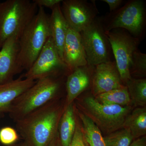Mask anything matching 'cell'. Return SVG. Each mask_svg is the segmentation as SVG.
Masks as SVG:
<instances>
[{
	"label": "cell",
	"mask_w": 146,
	"mask_h": 146,
	"mask_svg": "<svg viewBox=\"0 0 146 146\" xmlns=\"http://www.w3.org/2000/svg\"><path fill=\"white\" fill-rule=\"evenodd\" d=\"M48 146H62L60 143L59 137H58V133L56 136L51 143Z\"/></svg>",
	"instance_id": "f1b7e54d"
},
{
	"label": "cell",
	"mask_w": 146,
	"mask_h": 146,
	"mask_svg": "<svg viewBox=\"0 0 146 146\" xmlns=\"http://www.w3.org/2000/svg\"><path fill=\"white\" fill-rule=\"evenodd\" d=\"M129 72L131 78H145L146 75V54L139 49L134 52L129 65Z\"/></svg>",
	"instance_id": "603a6c76"
},
{
	"label": "cell",
	"mask_w": 146,
	"mask_h": 146,
	"mask_svg": "<svg viewBox=\"0 0 146 146\" xmlns=\"http://www.w3.org/2000/svg\"><path fill=\"white\" fill-rule=\"evenodd\" d=\"M70 146H89L86 141L82 126L76 119L75 130Z\"/></svg>",
	"instance_id": "d4e9b609"
},
{
	"label": "cell",
	"mask_w": 146,
	"mask_h": 146,
	"mask_svg": "<svg viewBox=\"0 0 146 146\" xmlns=\"http://www.w3.org/2000/svg\"><path fill=\"white\" fill-rule=\"evenodd\" d=\"M94 97L97 101L103 104L125 106H130L132 104L126 86L100 94Z\"/></svg>",
	"instance_id": "ffe728a7"
},
{
	"label": "cell",
	"mask_w": 146,
	"mask_h": 146,
	"mask_svg": "<svg viewBox=\"0 0 146 146\" xmlns=\"http://www.w3.org/2000/svg\"><path fill=\"white\" fill-rule=\"evenodd\" d=\"M106 33L110 42L115 63L123 83L131 78L129 65L133 53L138 49L141 41L123 29H115Z\"/></svg>",
	"instance_id": "9c48e42d"
},
{
	"label": "cell",
	"mask_w": 146,
	"mask_h": 146,
	"mask_svg": "<svg viewBox=\"0 0 146 146\" xmlns=\"http://www.w3.org/2000/svg\"><path fill=\"white\" fill-rule=\"evenodd\" d=\"M70 72L50 36L33 65L23 76L37 80L47 77L67 76Z\"/></svg>",
	"instance_id": "ba28073f"
},
{
	"label": "cell",
	"mask_w": 146,
	"mask_h": 146,
	"mask_svg": "<svg viewBox=\"0 0 146 146\" xmlns=\"http://www.w3.org/2000/svg\"><path fill=\"white\" fill-rule=\"evenodd\" d=\"M76 100L74 102L76 108L89 118L106 135L122 128L133 109L131 106L102 104L90 95Z\"/></svg>",
	"instance_id": "277c9868"
},
{
	"label": "cell",
	"mask_w": 146,
	"mask_h": 146,
	"mask_svg": "<svg viewBox=\"0 0 146 146\" xmlns=\"http://www.w3.org/2000/svg\"><path fill=\"white\" fill-rule=\"evenodd\" d=\"M103 138L105 146H129L134 140L130 131L126 128H122Z\"/></svg>",
	"instance_id": "7402d4cb"
},
{
	"label": "cell",
	"mask_w": 146,
	"mask_h": 146,
	"mask_svg": "<svg viewBox=\"0 0 146 146\" xmlns=\"http://www.w3.org/2000/svg\"><path fill=\"white\" fill-rule=\"evenodd\" d=\"M38 7L30 0L0 2V49L11 36L18 39L36 15Z\"/></svg>",
	"instance_id": "5b68a950"
},
{
	"label": "cell",
	"mask_w": 146,
	"mask_h": 146,
	"mask_svg": "<svg viewBox=\"0 0 146 146\" xmlns=\"http://www.w3.org/2000/svg\"><path fill=\"white\" fill-rule=\"evenodd\" d=\"M38 7H46L52 9L54 7L62 2L63 0H33Z\"/></svg>",
	"instance_id": "484cf974"
},
{
	"label": "cell",
	"mask_w": 146,
	"mask_h": 146,
	"mask_svg": "<svg viewBox=\"0 0 146 146\" xmlns=\"http://www.w3.org/2000/svg\"><path fill=\"white\" fill-rule=\"evenodd\" d=\"M67 76L47 77L37 80L13 102L9 117L16 122L50 102L59 99L62 91H65Z\"/></svg>",
	"instance_id": "7a4b0ae2"
},
{
	"label": "cell",
	"mask_w": 146,
	"mask_h": 146,
	"mask_svg": "<svg viewBox=\"0 0 146 146\" xmlns=\"http://www.w3.org/2000/svg\"><path fill=\"white\" fill-rule=\"evenodd\" d=\"M94 67L87 65L76 68L68 75L65 82V107L91 87Z\"/></svg>",
	"instance_id": "4fadbf2b"
},
{
	"label": "cell",
	"mask_w": 146,
	"mask_h": 146,
	"mask_svg": "<svg viewBox=\"0 0 146 146\" xmlns=\"http://www.w3.org/2000/svg\"><path fill=\"white\" fill-rule=\"evenodd\" d=\"M18 39L15 36H11L6 41L0 49V85L12 81L14 76L23 71L17 61Z\"/></svg>",
	"instance_id": "7c38bea8"
},
{
	"label": "cell",
	"mask_w": 146,
	"mask_h": 146,
	"mask_svg": "<svg viewBox=\"0 0 146 146\" xmlns=\"http://www.w3.org/2000/svg\"><path fill=\"white\" fill-rule=\"evenodd\" d=\"M65 107V103L55 100L16 121V131L25 145L48 146L57 135Z\"/></svg>",
	"instance_id": "6da1fadb"
},
{
	"label": "cell",
	"mask_w": 146,
	"mask_h": 146,
	"mask_svg": "<svg viewBox=\"0 0 146 146\" xmlns=\"http://www.w3.org/2000/svg\"><path fill=\"white\" fill-rule=\"evenodd\" d=\"M106 31L102 17L98 16L89 26L80 33L89 65L95 66L115 61Z\"/></svg>",
	"instance_id": "52a82bcc"
},
{
	"label": "cell",
	"mask_w": 146,
	"mask_h": 146,
	"mask_svg": "<svg viewBox=\"0 0 146 146\" xmlns=\"http://www.w3.org/2000/svg\"><path fill=\"white\" fill-rule=\"evenodd\" d=\"M131 104L135 106L145 107L146 104V79L131 78L125 84Z\"/></svg>",
	"instance_id": "44dd1931"
},
{
	"label": "cell",
	"mask_w": 146,
	"mask_h": 146,
	"mask_svg": "<svg viewBox=\"0 0 146 146\" xmlns=\"http://www.w3.org/2000/svg\"><path fill=\"white\" fill-rule=\"evenodd\" d=\"M123 128L130 131L134 140L145 136L146 134V108L145 106L132 110L126 118Z\"/></svg>",
	"instance_id": "ac0fdd59"
},
{
	"label": "cell",
	"mask_w": 146,
	"mask_h": 146,
	"mask_svg": "<svg viewBox=\"0 0 146 146\" xmlns=\"http://www.w3.org/2000/svg\"><path fill=\"white\" fill-rule=\"evenodd\" d=\"M74 108L76 115L79 118L82 124L84 132L89 146H105L102 133L98 127L86 115L76 108L75 106Z\"/></svg>",
	"instance_id": "d6986e66"
},
{
	"label": "cell",
	"mask_w": 146,
	"mask_h": 146,
	"mask_svg": "<svg viewBox=\"0 0 146 146\" xmlns=\"http://www.w3.org/2000/svg\"><path fill=\"white\" fill-rule=\"evenodd\" d=\"M36 82L24 79L23 76L22 75L8 83L0 85V115L9 114L13 102Z\"/></svg>",
	"instance_id": "9a60e30c"
},
{
	"label": "cell",
	"mask_w": 146,
	"mask_h": 146,
	"mask_svg": "<svg viewBox=\"0 0 146 146\" xmlns=\"http://www.w3.org/2000/svg\"><path fill=\"white\" fill-rule=\"evenodd\" d=\"M106 31L123 29L142 41L146 32V4L143 0H129L117 10L102 17Z\"/></svg>",
	"instance_id": "8992f818"
},
{
	"label": "cell",
	"mask_w": 146,
	"mask_h": 146,
	"mask_svg": "<svg viewBox=\"0 0 146 146\" xmlns=\"http://www.w3.org/2000/svg\"><path fill=\"white\" fill-rule=\"evenodd\" d=\"M129 146H146V136L133 140Z\"/></svg>",
	"instance_id": "83f0119b"
},
{
	"label": "cell",
	"mask_w": 146,
	"mask_h": 146,
	"mask_svg": "<svg viewBox=\"0 0 146 146\" xmlns=\"http://www.w3.org/2000/svg\"><path fill=\"white\" fill-rule=\"evenodd\" d=\"M49 23L50 36L63 60V46L69 26L61 11L60 4L52 9Z\"/></svg>",
	"instance_id": "2e32d148"
},
{
	"label": "cell",
	"mask_w": 146,
	"mask_h": 146,
	"mask_svg": "<svg viewBox=\"0 0 146 146\" xmlns=\"http://www.w3.org/2000/svg\"><path fill=\"white\" fill-rule=\"evenodd\" d=\"M13 146H26L25 145V144L23 143L19 144V145H14Z\"/></svg>",
	"instance_id": "f546056e"
},
{
	"label": "cell",
	"mask_w": 146,
	"mask_h": 146,
	"mask_svg": "<svg viewBox=\"0 0 146 146\" xmlns=\"http://www.w3.org/2000/svg\"><path fill=\"white\" fill-rule=\"evenodd\" d=\"M19 138L16 129L10 127H5L0 129V142L5 145H13Z\"/></svg>",
	"instance_id": "cb8c5ba5"
},
{
	"label": "cell",
	"mask_w": 146,
	"mask_h": 146,
	"mask_svg": "<svg viewBox=\"0 0 146 146\" xmlns=\"http://www.w3.org/2000/svg\"><path fill=\"white\" fill-rule=\"evenodd\" d=\"M61 11L69 27L80 33L98 17L99 12L95 1L64 0Z\"/></svg>",
	"instance_id": "30bf717a"
},
{
	"label": "cell",
	"mask_w": 146,
	"mask_h": 146,
	"mask_svg": "<svg viewBox=\"0 0 146 146\" xmlns=\"http://www.w3.org/2000/svg\"><path fill=\"white\" fill-rule=\"evenodd\" d=\"M49 18L44 7H38L36 15L18 39L17 61L22 71L31 68L50 36Z\"/></svg>",
	"instance_id": "3957f363"
},
{
	"label": "cell",
	"mask_w": 146,
	"mask_h": 146,
	"mask_svg": "<svg viewBox=\"0 0 146 146\" xmlns=\"http://www.w3.org/2000/svg\"><path fill=\"white\" fill-rule=\"evenodd\" d=\"M63 58L71 72L88 64L80 33L70 27L65 38Z\"/></svg>",
	"instance_id": "5bb4252c"
},
{
	"label": "cell",
	"mask_w": 146,
	"mask_h": 146,
	"mask_svg": "<svg viewBox=\"0 0 146 146\" xmlns=\"http://www.w3.org/2000/svg\"><path fill=\"white\" fill-rule=\"evenodd\" d=\"M125 86L115 61L94 67L91 85V92L94 97Z\"/></svg>",
	"instance_id": "8fae6325"
},
{
	"label": "cell",
	"mask_w": 146,
	"mask_h": 146,
	"mask_svg": "<svg viewBox=\"0 0 146 146\" xmlns=\"http://www.w3.org/2000/svg\"><path fill=\"white\" fill-rule=\"evenodd\" d=\"M102 1L107 3L108 4L110 12H112L119 8L125 1L123 0H102Z\"/></svg>",
	"instance_id": "4316f807"
},
{
	"label": "cell",
	"mask_w": 146,
	"mask_h": 146,
	"mask_svg": "<svg viewBox=\"0 0 146 146\" xmlns=\"http://www.w3.org/2000/svg\"><path fill=\"white\" fill-rule=\"evenodd\" d=\"M76 116L74 102L65 107L60 117L58 133L62 146H70L74 133Z\"/></svg>",
	"instance_id": "e0dca14e"
}]
</instances>
